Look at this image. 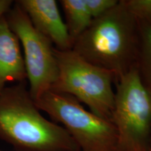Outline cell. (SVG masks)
Returning <instances> with one entry per match:
<instances>
[{"mask_svg": "<svg viewBox=\"0 0 151 151\" xmlns=\"http://www.w3.org/2000/svg\"><path fill=\"white\" fill-rule=\"evenodd\" d=\"M139 46V21L125 1L120 0L92 20L73 41L71 50L92 65L113 72L117 81L136 68Z\"/></svg>", "mask_w": 151, "mask_h": 151, "instance_id": "cell-1", "label": "cell"}, {"mask_svg": "<svg viewBox=\"0 0 151 151\" xmlns=\"http://www.w3.org/2000/svg\"><path fill=\"white\" fill-rule=\"evenodd\" d=\"M26 82L0 94V139L18 151H80L67 130L42 116Z\"/></svg>", "mask_w": 151, "mask_h": 151, "instance_id": "cell-2", "label": "cell"}, {"mask_svg": "<svg viewBox=\"0 0 151 151\" xmlns=\"http://www.w3.org/2000/svg\"><path fill=\"white\" fill-rule=\"evenodd\" d=\"M58 78L51 90L69 94L89 111L111 120L115 105L114 73L86 61L72 50L55 48Z\"/></svg>", "mask_w": 151, "mask_h": 151, "instance_id": "cell-3", "label": "cell"}, {"mask_svg": "<svg viewBox=\"0 0 151 151\" xmlns=\"http://www.w3.org/2000/svg\"><path fill=\"white\" fill-rule=\"evenodd\" d=\"M111 121L116 130L115 151H148L151 140V96L137 69L119 78Z\"/></svg>", "mask_w": 151, "mask_h": 151, "instance_id": "cell-4", "label": "cell"}, {"mask_svg": "<svg viewBox=\"0 0 151 151\" xmlns=\"http://www.w3.org/2000/svg\"><path fill=\"white\" fill-rule=\"evenodd\" d=\"M35 101L39 110L62 124L80 151H115L117 134L113 122L86 109L72 96L50 90Z\"/></svg>", "mask_w": 151, "mask_h": 151, "instance_id": "cell-5", "label": "cell"}, {"mask_svg": "<svg viewBox=\"0 0 151 151\" xmlns=\"http://www.w3.org/2000/svg\"><path fill=\"white\" fill-rule=\"evenodd\" d=\"M11 29L22 47L29 92L36 101L51 89L58 78V66L55 47L35 29L27 14L15 1L5 15Z\"/></svg>", "mask_w": 151, "mask_h": 151, "instance_id": "cell-6", "label": "cell"}, {"mask_svg": "<svg viewBox=\"0 0 151 151\" xmlns=\"http://www.w3.org/2000/svg\"><path fill=\"white\" fill-rule=\"evenodd\" d=\"M36 29L46 37L59 50H71L73 41L55 0H18Z\"/></svg>", "mask_w": 151, "mask_h": 151, "instance_id": "cell-7", "label": "cell"}, {"mask_svg": "<svg viewBox=\"0 0 151 151\" xmlns=\"http://www.w3.org/2000/svg\"><path fill=\"white\" fill-rule=\"evenodd\" d=\"M5 15L0 18V94L9 83H19L27 79L20 41Z\"/></svg>", "mask_w": 151, "mask_h": 151, "instance_id": "cell-8", "label": "cell"}, {"mask_svg": "<svg viewBox=\"0 0 151 151\" xmlns=\"http://www.w3.org/2000/svg\"><path fill=\"white\" fill-rule=\"evenodd\" d=\"M65 17V24L73 43L82 35L92 21L85 0L60 1Z\"/></svg>", "mask_w": 151, "mask_h": 151, "instance_id": "cell-9", "label": "cell"}, {"mask_svg": "<svg viewBox=\"0 0 151 151\" xmlns=\"http://www.w3.org/2000/svg\"><path fill=\"white\" fill-rule=\"evenodd\" d=\"M138 21L139 46L136 69L143 86L151 96V21Z\"/></svg>", "mask_w": 151, "mask_h": 151, "instance_id": "cell-10", "label": "cell"}, {"mask_svg": "<svg viewBox=\"0 0 151 151\" xmlns=\"http://www.w3.org/2000/svg\"><path fill=\"white\" fill-rule=\"evenodd\" d=\"M138 20L151 21V0H124Z\"/></svg>", "mask_w": 151, "mask_h": 151, "instance_id": "cell-11", "label": "cell"}, {"mask_svg": "<svg viewBox=\"0 0 151 151\" xmlns=\"http://www.w3.org/2000/svg\"><path fill=\"white\" fill-rule=\"evenodd\" d=\"M92 19L103 16L118 3V0H85Z\"/></svg>", "mask_w": 151, "mask_h": 151, "instance_id": "cell-12", "label": "cell"}, {"mask_svg": "<svg viewBox=\"0 0 151 151\" xmlns=\"http://www.w3.org/2000/svg\"><path fill=\"white\" fill-rule=\"evenodd\" d=\"M14 1L11 0H0V18L8 12L12 5L14 4Z\"/></svg>", "mask_w": 151, "mask_h": 151, "instance_id": "cell-13", "label": "cell"}, {"mask_svg": "<svg viewBox=\"0 0 151 151\" xmlns=\"http://www.w3.org/2000/svg\"><path fill=\"white\" fill-rule=\"evenodd\" d=\"M148 151H151V140L150 143V146H149V148H148Z\"/></svg>", "mask_w": 151, "mask_h": 151, "instance_id": "cell-14", "label": "cell"}, {"mask_svg": "<svg viewBox=\"0 0 151 151\" xmlns=\"http://www.w3.org/2000/svg\"><path fill=\"white\" fill-rule=\"evenodd\" d=\"M0 151H1V150H0Z\"/></svg>", "mask_w": 151, "mask_h": 151, "instance_id": "cell-15", "label": "cell"}]
</instances>
